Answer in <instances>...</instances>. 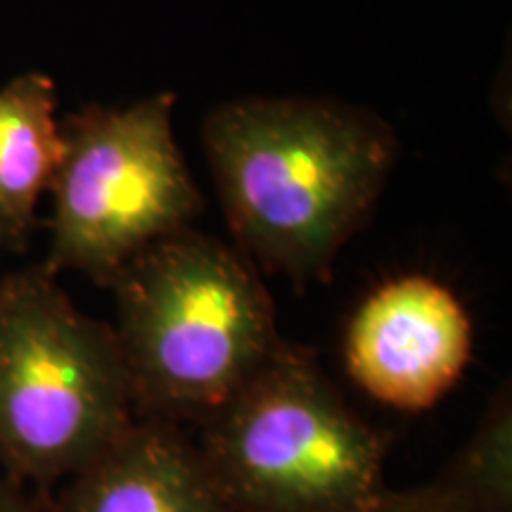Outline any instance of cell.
Returning a JSON list of instances; mask_svg holds the SVG:
<instances>
[{"instance_id":"1","label":"cell","mask_w":512,"mask_h":512,"mask_svg":"<svg viewBox=\"0 0 512 512\" xmlns=\"http://www.w3.org/2000/svg\"><path fill=\"white\" fill-rule=\"evenodd\" d=\"M202 140L240 252L292 283L330 273L396 157L380 117L323 98L223 102L204 121Z\"/></svg>"},{"instance_id":"2","label":"cell","mask_w":512,"mask_h":512,"mask_svg":"<svg viewBox=\"0 0 512 512\" xmlns=\"http://www.w3.org/2000/svg\"><path fill=\"white\" fill-rule=\"evenodd\" d=\"M110 287L138 418L204 425L283 342L252 261L192 228L145 247Z\"/></svg>"},{"instance_id":"3","label":"cell","mask_w":512,"mask_h":512,"mask_svg":"<svg viewBox=\"0 0 512 512\" xmlns=\"http://www.w3.org/2000/svg\"><path fill=\"white\" fill-rule=\"evenodd\" d=\"M112 325L74 306L46 266L0 280V467L69 479L136 422Z\"/></svg>"},{"instance_id":"4","label":"cell","mask_w":512,"mask_h":512,"mask_svg":"<svg viewBox=\"0 0 512 512\" xmlns=\"http://www.w3.org/2000/svg\"><path fill=\"white\" fill-rule=\"evenodd\" d=\"M200 427L195 444L233 512H337L384 491L387 439L302 347L280 342Z\"/></svg>"},{"instance_id":"5","label":"cell","mask_w":512,"mask_h":512,"mask_svg":"<svg viewBox=\"0 0 512 512\" xmlns=\"http://www.w3.org/2000/svg\"><path fill=\"white\" fill-rule=\"evenodd\" d=\"M174 102L157 93L128 107L93 105L60 124L50 273L81 271L110 287L145 247L190 228L202 195L176 145Z\"/></svg>"},{"instance_id":"6","label":"cell","mask_w":512,"mask_h":512,"mask_svg":"<svg viewBox=\"0 0 512 512\" xmlns=\"http://www.w3.org/2000/svg\"><path fill=\"white\" fill-rule=\"evenodd\" d=\"M472 323L448 287L427 275L389 280L358 306L344 363L363 392L399 411H427L467 368Z\"/></svg>"},{"instance_id":"7","label":"cell","mask_w":512,"mask_h":512,"mask_svg":"<svg viewBox=\"0 0 512 512\" xmlns=\"http://www.w3.org/2000/svg\"><path fill=\"white\" fill-rule=\"evenodd\" d=\"M57 512H233L181 425L136 418L67 479Z\"/></svg>"},{"instance_id":"8","label":"cell","mask_w":512,"mask_h":512,"mask_svg":"<svg viewBox=\"0 0 512 512\" xmlns=\"http://www.w3.org/2000/svg\"><path fill=\"white\" fill-rule=\"evenodd\" d=\"M55 83L24 72L0 88V247L22 252L62 157Z\"/></svg>"},{"instance_id":"9","label":"cell","mask_w":512,"mask_h":512,"mask_svg":"<svg viewBox=\"0 0 512 512\" xmlns=\"http://www.w3.org/2000/svg\"><path fill=\"white\" fill-rule=\"evenodd\" d=\"M472 512H512V399H491L465 446L439 472Z\"/></svg>"},{"instance_id":"10","label":"cell","mask_w":512,"mask_h":512,"mask_svg":"<svg viewBox=\"0 0 512 512\" xmlns=\"http://www.w3.org/2000/svg\"><path fill=\"white\" fill-rule=\"evenodd\" d=\"M337 512H472L467 508L453 486L444 477L437 475L432 482L413 486V489L389 491L384 489L380 496L354 505V508Z\"/></svg>"},{"instance_id":"11","label":"cell","mask_w":512,"mask_h":512,"mask_svg":"<svg viewBox=\"0 0 512 512\" xmlns=\"http://www.w3.org/2000/svg\"><path fill=\"white\" fill-rule=\"evenodd\" d=\"M0 512H38L12 479H0Z\"/></svg>"}]
</instances>
